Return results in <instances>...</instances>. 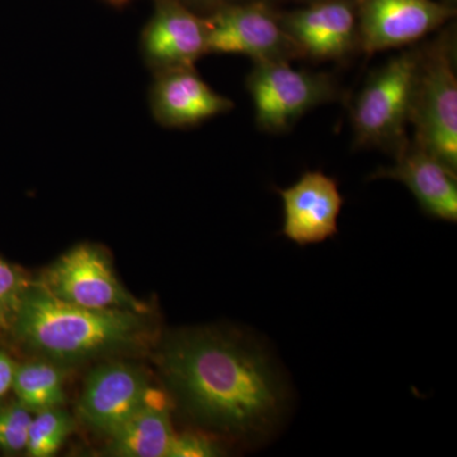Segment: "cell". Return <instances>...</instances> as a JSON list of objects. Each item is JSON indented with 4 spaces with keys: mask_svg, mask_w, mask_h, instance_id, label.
<instances>
[{
    "mask_svg": "<svg viewBox=\"0 0 457 457\" xmlns=\"http://www.w3.org/2000/svg\"><path fill=\"white\" fill-rule=\"evenodd\" d=\"M159 366L176 399L197 425L218 435L261 444L278 431L288 390L260 343L213 329L171 337Z\"/></svg>",
    "mask_w": 457,
    "mask_h": 457,
    "instance_id": "6da1fadb",
    "label": "cell"
},
{
    "mask_svg": "<svg viewBox=\"0 0 457 457\" xmlns=\"http://www.w3.org/2000/svg\"><path fill=\"white\" fill-rule=\"evenodd\" d=\"M12 330L21 345L55 365H75L145 341V312L93 311L57 299L40 281H31L12 312Z\"/></svg>",
    "mask_w": 457,
    "mask_h": 457,
    "instance_id": "7a4b0ae2",
    "label": "cell"
},
{
    "mask_svg": "<svg viewBox=\"0 0 457 457\" xmlns=\"http://www.w3.org/2000/svg\"><path fill=\"white\" fill-rule=\"evenodd\" d=\"M409 123L414 143L457 173V42L453 26L418 45Z\"/></svg>",
    "mask_w": 457,
    "mask_h": 457,
    "instance_id": "3957f363",
    "label": "cell"
},
{
    "mask_svg": "<svg viewBox=\"0 0 457 457\" xmlns=\"http://www.w3.org/2000/svg\"><path fill=\"white\" fill-rule=\"evenodd\" d=\"M420 46L411 45L370 73L350 108L354 149L393 156L409 141L407 126Z\"/></svg>",
    "mask_w": 457,
    "mask_h": 457,
    "instance_id": "277c9868",
    "label": "cell"
},
{
    "mask_svg": "<svg viewBox=\"0 0 457 457\" xmlns=\"http://www.w3.org/2000/svg\"><path fill=\"white\" fill-rule=\"evenodd\" d=\"M261 131L282 134L312 110L345 97L329 73L294 69L288 62H254L245 80Z\"/></svg>",
    "mask_w": 457,
    "mask_h": 457,
    "instance_id": "5b68a950",
    "label": "cell"
},
{
    "mask_svg": "<svg viewBox=\"0 0 457 457\" xmlns=\"http://www.w3.org/2000/svg\"><path fill=\"white\" fill-rule=\"evenodd\" d=\"M204 20L207 55H245L253 62L303 59L299 47L282 29L278 14L260 0L224 5Z\"/></svg>",
    "mask_w": 457,
    "mask_h": 457,
    "instance_id": "8992f818",
    "label": "cell"
},
{
    "mask_svg": "<svg viewBox=\"0 0 457 457\" xmlns=\"http://www.w3.org/2000/svg\"><path fill=\"white\" fill-rule=\"evenodd\" d=\"M49 293L93 311L145 312V303L132 296L120 282L104 249L82 243L66 252L40 279Z\"/></svg>",
    "mask_w": 457,
    "mask_h": 457,
    "instance_id": "52a82bcc",
    "label": "cell"
},
{
    "mask_svg": "<svg viewBox=\"0 0 457 457\" xmlns=\"http://www.w3.org/2000/svg\"><path fill=\"white\" fill-rule=\"evenodd\" d=\"M361 53L404 49L440 29L455 8L433 0H353Z\"/></svg>",
    "mask_w": 457,
    "mask_h": 457,
    "instance_id": "ba28073f",
    "label": "cell"
},
{
    "mask_svg": "<svg viewBox=\"0 0 457 457\" xmlns=\"http://www.w3.org/2000/svg\"><path fill=\"white\" fill-rule=\"evenodd\" d=\"M278 21L303 59L343 64L361 53L353 0H318L278 14Z\"/></svg>",
    "mask_w": 457,
    "mask_h": 457,
    "instance_id": "9c48e42d",
    "label": "cell"
},
{
    "mask_svg": "<svg viewBox=\"0 0 457 457\" xmlns=\"http://www.w3.org/2000/svg\"><path fill=\"white\" fill-rule=\"evenodd\" d=\"M150 386L140 369L107 362L87 378L78 402V413L89 427L108 436L147 403Z\"/></svg>",
    "mask_w": 457,
    "mask_h": 457,
    "instance_id": "30bf717a",
    "label": "cell"
},
{
    "mask_svg": "<svg viewBox=\"0 0 457 457\" xmlns=\"http://www.w3.org/2000/svg\"><path fill=\"white\" fill-rule=\"evenodd\" d=\"M140 46L154 74L192 68L207 55L204 20L180 0H155L154 14L141 33Z\"/></svg>",
    "mask_w": 457,
    "mask_h": 457,
    "instance_id": "8fae6325",
    "label": "cell"
},
{
    "mask_svg": "<svg viewBox=\"0 0 457 457\" xmlns=\"http://www.w3.org/2000/svg\"><path fill=\"white\" fill-rule=\"evenodd\" d=\"M284 203L282 236L299 245H318L338 233L343 197L338 183L308 170L290 187L278 189Z\"/></svg>",
    "mask_w": 457,
    "mask_h": 457,
    "instance_id": "7c38bea8",
    "label": "cell"
},
{
    "mask_svg": "<svg viewBox=\"0 0 457 457\" xmlns=\"http://www.w3.org/2000/svg\"><path fill=\"white\" fill-rule=\"evenodd\" d=\"M154 75L150 108L155 121L164 128H194L234 108V102L215 92L195 66Z\"/></svg>",
    "mask_w": 457,
    "mask_h": 457,
    "instance_id": "4fadbf2b",
    "label": "cell"
},
{
    "mask_svg": "<svg viewBox=\"0 0 457 457\" xmlns=\"http://www.w3.org/2000/svg\"><path fill=\"white\" fill-rule=\"evenodd\" d=\"M392 167L378 168L370 179L399 180L416 197L426 215L437 220H457V173L409 139L394 156Z\"/></svg>",
    "mask_w": 457,
    "mask_h": 457,
    "instance_id": "5bb4252c",
    "label": "cell"
},
{
    "mask_svg": "<svg viewBox=\"0 0 457 457\" xmlns=\"http://www.w3.org/2000/svg\"><path fill=\"white\" fill-rule=\"evenodd\" d=\"M176 432L163 393L150 389L147 403L110 438L107 455L117 457H168Z\"/></svg>",
    "mask_w": 457,
    "mask_h": 457,
    "instance_id": "9a60e30c",
    "label": "cell"
},
{
    "mask_svg": "<svg viewBox=\"0 0 457 457\" xmlns=\"http://www.w3.org/2000/svg\"><path fill=\"white\" fill-rule=\"evenodd\" d=\"M12 389L16 394L17 402L33 414L62 407L65 402L62 370L50 361L17 366Z\"/></svg>",
    "mask_w": 457,
    "mask_h": 457,
    "instance_id": "2e32d148",
    "label": "cell"
},
{
    "mask_svg": "<svg viewBox=\"0 0 457 457\" xmlns=\"http://www.w3.org/2000/svg\"><path fill=\"white\" fill-rule=\"evenodd\" d=\"M74 428V420L64 409L54 408L33 414L27 436L26 455H56Z\"/></svg>",
    "mask_w": 457,
    "mask_h": 457,
    "instance_id": "e0dca14e",
    "label": "cell"
},
{
    "mask_svg": "<svg viewBox=\"0 0 457 457\" xmlns=\"http://www.w3.org/2000/svg\"><path fill=\"white\" fill-rule=\"evenodd\" d=\"M33 413L20 402L0 405V451L9 455L25 453Z\"/></svg>",
    "mask_w": 457,
    "mask_h": 457,
    "instance_id": "ac0fdd59",
    "label": "cell"
},
{
    "mask_svg": "<svg viewBox=\"0 0 457 457\" xmlns=\"http://www.w3.org/2000/svg\"><path fill=\"white\" fill-rule=\"evenodd\" d=\"M29 282L20 270L0 257V309L9 319Z\"/></svg>",
    "mask_w": 457,
    "mask_h": 457,
    "instance_id": "d6986e66",
    "label": "cell"
},
{
    "mask_svg": "<svg viewBox=\"0 0 457 457\" xmlns=\"http://www.w3.org/2000/svg\"><path fill=\"white\" fill-rule=\"evenodd\" d=\"M218 442L201 433H176L168 457H212L220 455Z\"/></svg>",
    "mask_w": 457,
    "mask_h": 457,
    "instance_id": "ffe728a7",
    "label": "cell"
},
{
    "mask_svg": "<svg viewBox=\"0 0 457 457\" xmlns=\"http://www.w3.org/2000/svg\"><path fill=\"white\" fill-rule=\"evenodd\" d=\"M17 365L4 352L0 351V400L4 398L13 386Z\"/></svg>",
    "mask_w": 457,
    "mask_h": 457,
    "instance_id": "44dd1931",
    "label": "cell"
},
{
    "mask_svg": "<svg viewBox=\"0 0 457 457\" xmlns=\"http://www.w3.org/2000/svg\"><path fill=\"white\" fill-rule=\"evenodd\" d=\"M195 2L203 3V4L216 5V9L227 5V0H195Z\"/></svg>",
    "mask_w": 457,
    "mask_h": 457,
    "instance_id": "7402d4cb",
    "label": "cell"
},
{
    "mask_svg": "<svg viewBox=\"0 0 457 457\" xmlns=\"http://www.w3.org/2000/svg\"><path fill=\"white\" fill-rule=\"evenodd\" d=\"M106 2L112 4L113 7H123V5L129 4L131 0H106Z\"/></svg>",
    "mask_w": 457,
    "mask_h": 457,
    "instance_id": "603a6c76",
    "label": "cell"
},
{
    "mask_svg": "<svg viewBox=\"0 0 457 457\" xmlns=\"http://www.w3.org/2000/svg\"><path fill=\"white\" fill-rule=\"evenodd\" d=\"M8 320V315L0 309V327H4Z\"/></svg>",
    "mask_w": 457,
    "mask_h": 457,
    "instance_id": "cb8c5ba5",
    "label": "cell"
},
{
    "mask_svg": "<svg viewBox=\"0 0 457 457\" xmlns=\"http://www.w3.org/2000/svg\"><path fill=\"white\" fill-rule=\"evenodd\" d=\"M445 4L450 5V7H453L456 4V0H444Z\"/></svg>",
    "mask_w": 457,
    "mask_h": 457,
    "instance_id": "d4e9b609",
    "label": "cell"
}]
</instances>
